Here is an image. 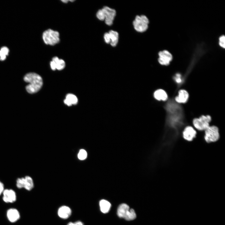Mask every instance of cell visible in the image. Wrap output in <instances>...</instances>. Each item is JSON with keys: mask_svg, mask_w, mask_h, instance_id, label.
Here are the masks:
<instances>
[{"mask_svg": "<svg viewBox=\"0 0 225 225\" xmlns=\"http://www.w3.org/2000/svg\"><path fill=\"white\" fill-rule=\"evenodd\" d=\"M23 79L25 82L28 83L26 89L29 93L32 94L37 92L42 86V78L37 73H28L25 75Z\"/></svg>", "mask_w": 225, "mask_h": 225, "instance_id": "obj_1", "label": "cell"}, {"mask_svg": "<svg viewBox=\"0 0 225 225\" xmlns=\"http://www.w3.org/2000/svg\"><path fill=\"white\" fill-rule=\"evenodd\" d=\"M117 215L119 217L128 221L133 220L136 217L134 210L132 208L130 209L129 206L125 203L119 205L117 209Z\"/></svg>", "mask_w": 225, "mask_h": 225, "instance_id": "obj_2", "label": "cell"}, {"mask_svg": "<svg viewBox=\"0 0 225 225\" xmlns=\"http://www.w3.org/2000/svg\"><path fill=\"white\" fill-rule=\"evenodd\" d=\"M42 38L45 43L51 45L56 44L60 40L59 32L51 29L47 30L43 32Z\"/></svg>", "mask_w": 225, "mask_h": 225, "instance_id": "obj_3", "label": "cell"}, {"mask_svg": "<svg viewBox=\"0 0 225 225\" xmlns=\"http://www.w3.org/2000/svg\"><path fill=\"white\" fill-rule=\"evenodd\" d=\"M212 120L209 115H202L199 118H194L192 121L194 127L200 131L205 130L209 126V123Z\"/></svg>", "mask_w": 225, "mask_h": 225, "instance_id": "obj_4", "label": "cell"}, {"mask_svg": "<svg viewBox=\"0 0 225 225\" xmlns=\"http://www.w3.org/2000/svg\"><path fill=\"white\" fill-rule=\"evenodd\" d=\"M149 20L145 15H137L133 22L134 29L139 32H143L146 31L148 28Z\"/></svg>", "mask_w": 225, "mask_h": 225, "instance_id": "obj_5", "label": "cell"}, {"mask_svg": "<svg viewBox=\"0 0 225 225\" xmlns=\"http://www.w3.org/2000/svg\"><path fill=\"white\" fill-rule=\"evenodd\" d=\"M219 137L218 128L216 126H209L205 130L204 139L207 142H215Z\"/></svg>", "mask_w": 225, "mask_h": 225, "instance_id": "obj_6", "label": "cell"}, {"mask_svg": "<svg viewBox=\"0 0 225 225\" xmlns=\"http://www.w3.org/2000/svg\"><path fill=\"white\" fill-rule=\"evenodd\" d=\"M16 186L19 188H24L27 190L30 191L33 188V181L29 176L19 178L17 180Z\"/></svg>", "mask_w": 225, "mask_h": 225, "instance_id": "obj_7", "label": "cell"}, {"mask_svg": "<svg viewBox=\"0 0 225 225\" xmlns=\"http://www.w3.org/2000/svg\"><path fill=\"white\" fill-rule=\"evenodd\" d=\"M158 55V62L162 65H168L172 60L173 56L172 54L167 50H165L160 51Z\"/></svg>", "mask_w": 225, "mask_h": 225, "instance_id": "obj_8", "label": "cell"}, {"mask_svg": "<svg viewBox=\"0 0 225 225\" xmlns=\"http://www.w3.org/2000/svg\"><path fill=\"white\" fill-rule=\"evenodd\" d=\"M102 9L104 13L106 24L109 26L111 25L116 14L115 10L107 6L104 7Z\"/></svg>", "mask_w": 225, "mask_h": 225, "instance_id": "obj_9", "label": "cell"}, {"mask_svg": "<svg viewBox=\"0 0 225 225\" xmlns=\"http://www.w3.org/2000/svg\"><path fill=\"white\" fill-rule=\"evenodd\" d=\"M196 134V130L191 126L186 127L182 132L183 138L188 141H192L195 137Z\"/></svg>", "mask_w": 225, "mask_h": 225, "instance_id": "obj_10", "label": "cell"}, {"mask_svg": "<svg viewBox=\"0 0 225 225\" xmlns=\"http://www.w3.org/2000/svg\"><path fill=\"white\" fill-rule=\"evenodd\" d=\"M3 200L7 203H12L16 199V194L15 192L12 189H6L3 192Z\"/></svg>", "mask_w": 225, "mask_h": 225, "instance_id": "obj_11", "label": "cell"}, {"mask_svg": "<svg viewBox=\"0 0 225 225\" xmlns=\"http://www.w3.org/2000/svg\"><path fill=\"white\" fill-rule=\"evenodd\" d=\"M50 65L52 70H55L57 69L60 70L65 68V63L62 59H59L58 57H55L52 58Z\"/></svg>", "mask_w": 225, "mask_h": 225, "instance_id": "obj_12", "label": "cell"}, {"mask_svg": "<svg viewBox=\"0 0 225 225\" xmlns=\"http://www.w3.org/2000/svg\"><path fill=\"white\" fill-rule=\"evenodd\" d=\"M8 220L12 222H14L18 221L20 218V215L18 211L15 208H10L7 212Z\"/></svg>", "mask_w": 225, "mask_h": 225, "instance_id": "obj_13", "label": "cell"}, {"mask_svg": "<svg viewBox=\"0 0 225 225\" xmlns=\"http://www.w3.org/2000/svg\"><path fill=\"white\" fill-rule=\"evenodd\" d=\"M72 213L70 208L66 206L60 207L58 209V213L59 217L63 219L68 218L71 215Z\"/></svg>", "mask_w": 225, "mask_h": 225, "instance_id": "obj_14", "label": "cell"}, {"mask_svg": "<svg viewBox=\"0 0 225 225\" xmlns=\"http://www.w3.org/2000/svg\"><path fill=\"white\" fill-rule=\"evenodd\" d=\"M188 98V92L185 90L181 89L179 91L178 95L175 98V100L179 103H185L187 102Z\"/></svg>", "mask_w": 225, "mask_h": 225, "instance_id": "obj_15", "label": "cell"}, {"mask_svg": "<svg viewBox=\"0 0 225 225\" xmlns=\"http://www.w3.org/2000/svg\"><path fill=\"white\" fill-rule=\"evenodd\" d=\"M154 97L156 99L159 101H165L168 98L167 93L162 89L156 90L154 93Z\"/></svg>", "mask_w": 225, "mask_h": 225, "instance_id": "obj_16", "label": "cell"}, {"mask_svg": "<svg viewBox=\"0 0 225 225\" xmlns=\"http://www.w3.org/2000/svg\"><path fill=\"white\" fill-rule=\"evenodd\" d=\"M78 99L76 96L72 94H68L66 96L64 100V103L68 106H70L72 105L76 104Z\"/></svg>", "mask_w": 225, "mask_h": 225, "instance_id": "obj_17", "label": "cell"}, {"mask_svg": "<svg viewBox=\"0 0 225 225\" xmlns=\"http://www.w3.org/2000/svg\"><path fill=\"white\" fill-rule=\"evenodd\" d=\"M99 206L101 211L103 213H106L108 212L111 207L110 203L108 201L102 199L99 202Z\"/></svg>", "mask_w": 225, "mask_h": 225, "instance_id": "obj_18", "label": "cell"}, {"mask_svg": "<svg viewBox=\"0 0 225 225\" xmlns=\"http://www.w3.org/2000/svg\"><path fill=\"white\" fill-rule=\"evenodd\" d=\"M110 38V44L113 47L115 46L118 42V34L117 32L113 30H110L109 32Z\"/></svg>", "mask_w": 225, "mask_h": 225, "instance_id": "obj_19", "label": "cell"}, {"mask_svg": "<svg viewBox=\"0 0 225 225\" xmlns=\"http://www.w3.org/2000/svg\"><path fill=\"white\" fill-rule=\"evenodd\" d=\"M87 153L86 151L83 149L80 150L78 155V159L80 160L85 159L87 158Z\"/></svg>", "mask_w": 225, "mask_h": 225, "instance_id": "obj_20", "label": "cell"}, {"mask_svg": "<svg viewBox=\"0 0 225 225\" xmlns=\"http://www.w3.org/2000/svg\"><path fill=\"white\" fill-rule=\"evenodd\" d=\"M219 45L220 47L224 48L225 47V37L224 35L221 36L219 38Z\"/></svg>", "mask_w": 225, "mask_h": 225, "instance_id": "obj_21", "label": "cell"}, {"mask_svg": "<svg viewBox=\"0 0 225 225\" xmlns=\"http://www.w3.org/2000/svg\"><path fill=\"white\" fill-rule=\"evenodd\" d=\"M96 16L97 18L100 20H105V16L104 12L102 9L99 10L97 12Z\"/></svg>", "mask_w": 225, "mask_h": 225, "instance_id": "obj_22", "label": "cell"}, {"mask_svg": "<svg viewBox=\"0 0 225 225\" xmlns=\"http://www.w3.org/2000/svg\"><path fill=\"white\" fill-rule=\"evenodd\" d=\"M104 38L105 41L106 43H110V38L108 32H106L105 33L104 36Z\"/></svg>", "mask_w": 225, "mask_h": 225, "instance_id": "obj_23", "label": "cell"}, {"mask_svg": "<svg viewBox=\"0 0 225 225\" xmlns=\"http://www.w3.org/2000/svg\"><path fill=\"white\" fill-rule=\"evenodd\" d=\"M0 50L6 56L8 55L9 52V49L8 48L6 47H3Z\"/></svg>", "mask_w": 225, "mask_h": 225, "instance_id": "obj_24", "label": "cell"}, {"mask_svg": "<svg viewBox=\"0 0 225 225\" xmlns=\"http://www.w3.org/2000/svg\"><path fill=\"white\" fill-rule=\"evenodd\" d=\"M67 225H84V224L82 222L78 221L74 222H70Z\"/></svg>", "mask_w": 225, "mask_h": 225, "instance_id": "obj_25", "label": "cell"}, {"mask_svg": "<svg viewBox=\"0 0 225 225\" xmlns=\"http://www.w3.org/2000/svg\"><path fill=\"white\" fill-rule=\"evenodd\" d=\"M175 78V81L177 83H180L181 82L182 79L181 78V75L180 74L177 73L176 74Z\"/></svg>", "mask_w": 225, "mask_h": 225, "instance_id": "obj_26", "label": "cell"}, {"mask_svg": "<svg viewBox=\"0 0 225 225\" xmlns=\"http://www.w3.org/2000/svg\"><path fill=\"white\" fill-rule=\"evenodd\" d=\"M6 58V56L0 50V60H4Z\"/></svg>", "mask_w": 225, "mask_h": 225, "instance_id": "obj_27", "label": "cell"}, {"mask_svg": "<svg viewBox=\"0 0 225 225\" xmlns=\"http://www.w3.org/2000/svg\"><path fill=\"white\" fill-rule=\"evenodd\" d=\"M4 190V185L0 181V195L3 193Z\"/></svg>", "mask_w": 225, "mask_h": 225, "instance_id": "obj_28", "label": "cell"}, {"mask_svg": "<svg viewBox=\"0 0 225 225\" xmlns=\"http://www.w3.org/2000/svg\"><path fill=\"white\" fill-rule=\"evenodd\" d=\"M62 2H63L67 3V2L69 1H68V0H62Z\"/></svg>", "mask_w": 225, "mask_h": 225, "instance_id": "obj_29", "label": "cell"}]
</instances>
